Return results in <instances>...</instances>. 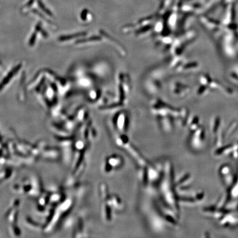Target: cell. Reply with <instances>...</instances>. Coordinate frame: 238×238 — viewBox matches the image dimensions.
<instances>
[{
	"mask_svg": "<svg viewBox=\"0 0 238 238\" xmlns=\"http://www.w3.org/2000/svg\"><path fill=\"white\" fill-rule=\"evenodd\" d=\"M108 166L110 168L109 170L111 171L112 169H119L123 165V160L122 158L117 155H112L110 156L106 161Z\"/></svg>",
	"mask_w": 238,
	"mask_h": 238,
	"instance_id": "obj_1",
	"label": "cell"
}]
</instances>
